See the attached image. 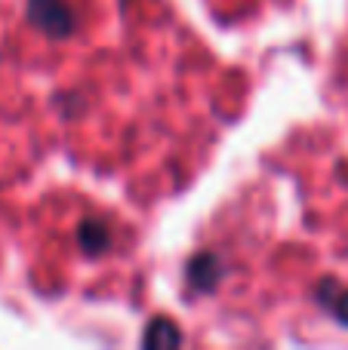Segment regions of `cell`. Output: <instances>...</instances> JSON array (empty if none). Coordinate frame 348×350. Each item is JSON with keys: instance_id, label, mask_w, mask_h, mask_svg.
I'll return each instance as SVG.
<instances>
[{"instance_id": "obj_1", "label": "cell", "mask_w": 348, "mask_h": 350, "mask_svg": "<svg viewBox=\"0 0 348 350\" xmlns=\"http://www.w3.org/2000/svg\"><path fill=\"white\" fill-rule=\"evenodd\" d=\"M28 16L37 28L49 31V34H68L74 25V16L59 3V0H31L28 6Z\"/></svg>"}, {"instance_id": "obj_2", "label": "cell", "mask_w": 348, "mask_h": 350, "mask_svg": "<svg viewBox=\"0 0 348 350\" xmlns=\"http://www.w3.org/2000/svg\"><path fill=\"white\" fill-rule=\"evenodd\" d=\"M216 277H219V265H216L210 255H203V258H195V265H191V283L201 286V289H213Z\"/></svg>"}, {"instance_id": "obj_3", "label": "cell", "mask_w": 348, "mask_h": 350, "mask_svg": "<svg viewBox=\"0 0 348 350\" xmlns=\"http://www.w3.org/2000/svg\"><path fill=\"white\" fill-rule=\"evenodd\" d=\"M179 341H182V335L176 329H170V323H154L145 332V345H151V347H173Z\"/></svg>"}, {"instance_id": "obj_4", "label": "cell", "mask_w": 348, "mask_h": 350, "mask_svg": "<svg viewBox=\"0 0 348 350\" xmlns=\"http://www.w3.org/2000/svg\"><path fill=\"white\" fill-rule=\"evenodd\" d=\"M105 243H108V234H105L102 224L86 221L84 230H80V246H84L86 252H99V249H105Z\"/></svg>"}, {"instance_id": "obj_5", "label": "cell", "mask_w": 348, "mask_h": 350, "mask_svg": "<svg viewBox=\"0 0 348 350\" xmlns=\"http://www.w3.org/2000/svg\"><path fill=\"white\" fill-rule=\"evenodd\" d=\"M339 317H343V320H348V295L343 298V301H339Z\"/></svg>"}]
</instances>
